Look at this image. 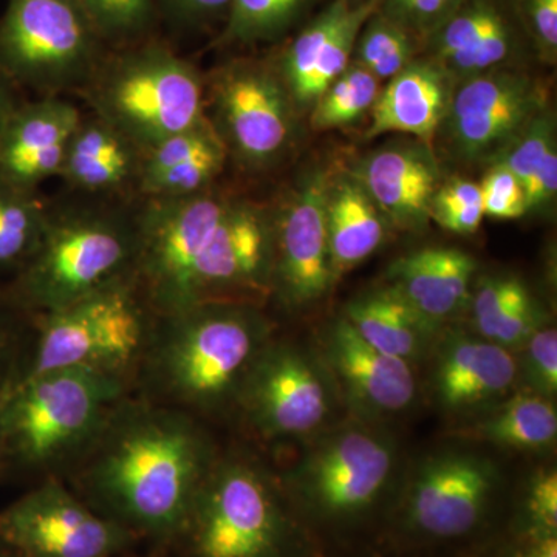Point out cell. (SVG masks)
Returning <instances> with one entry per match:
<instances>
[{
	"instance_id": "obj_40",
	"label": "cell",
	"mask_w": 557,
	"mask_h": 557,
	"mask_svg": "<svg viewBox=\"0 0 557 557\" xmlns=\"http://www.w3.org/2000/svg\"><path fill=\"white\" fill-rule=\"evenodd\" d=\"M527 347V373L539 395H555L557 388V335L555 329H536Z\"/></svg>"
},
{
	"instance_id": "obj_13",
	"label": "cell",
	"mask_w": 557,
	"mask_h": 557,
	"mask_svg": "<svg viewBox=\"0 0 557 557\" xmlns=\"http://www.w3.org/2000/svg\"><path fill=\"white\" fill-rule=\"evenodd\" d=\"M327 186L321 175L307 180L273 215L274 259L271 288L289 307H304L327 295L335 282L330 259Z\"/></svg>"
},
{
	"instance_id": "obj_2",
	"label": "cell",
	"mask_w": 557,
	"mask_h": 557,
	"mask_svg": "<svg viewBox=\"0 0 557 557\" xmlns=\"http://www.w3.org/2000/svg\"><path fill=\"white\" fill-rule=\"evenodd\" d=\"M265 339V321L251 307L200 300L153 319L139 368L160 403L186 412L212 410L237 397Z\"/></svg>"
},
{
	"instance_id": "obj_3",
	"label": "cell",
	"mask_w": 557,
	"mask_h": 557,
	"mask_svg": "<svg viewBox=\"0 0 557 557\" xmlns=\"http://www.w3.org/2000/svg\"><path fill=\"white\" fill-rule=\"evenodd\" d=\"M129 380L90 369L13 379L0 392L2 458L28 469L78 460L127 397Z\"/></svg>"
},
{
	"instance_id": "obj_26",
	"label": "cell",
	"mask_w": 557,
	"mask_h": 557,
	"mask_svg": "<svg viewBox=\"0 0 557 557\" xmlns=\"http://www.w3.org/2000/svg\"><path fill=\"white\" fill-rule=\"evenodd\" d=\"M141 159L143 152L134 143L94 115L81 120L60 175L83 193H121L138 186Z\"/></svg>"
},
{
	"instance_id": "obj_43",
	"label": "cell",
	"mask_w": 557,
	"mask_h": 557,
	"mask_svg": "<svg viewBox=\"0 0 557 557\" xmlns=\"http://www.w3.org/2000/svg\"><path fill=\"white\" fill-rule=\"evenodd\" d=\"M531 518L545 536H556L557 527V475L547 472L531 486L528 500Z\"/></svg>"
},
{
	"instance_id": "obj_49",
	"label": "cell",
	"mask_w": 557,
	"mask_h": 557,
	"mask_svg": "<svg viewBox=\"0 0 557 557\" xmlns=\"http://www.w3.org/2000/svg\"><path fill=\"white\" fill-rule=\"evenodd\" d=\"M518 557H557L556 536H544L536 545Z\"/></svg>"
},
{
	"instance_id": "obj_27",
	"label": "cell",
	"mask_w": 557,
	"mask_h": 557,
	"mask_svg": "<svg viewBox=\"0 0 557 557\" xmlns=\"http://www.w3.org/2000/svg\"><path fill=\"white\" fill-rule=\"evenodd\" d=\"M327 234L333 273L354 269L380 248L386 218L357 178H339L327 186Z\"/></svg>"
},
{
	"instance_id": "obj_17",
	"label": "cell",
	"mask_w": 557,
	"mask_h": 557,
	"mask_svg": "<svg viewBox=\"0 0 557 557\" xmlns=\"http://www.w3.org/2000/svg\"><path fill=\"white\" fill-rule=\"evenodd\" d=\"M81 120L78 108L61 97L17 106L0 134V182L35 193L60 175Z\"/></svg>"
},
{
	"instance_id": "obj_34",
	"label": "cell",
	"mask_w": 557,
	"mask_h": 557,
	"mask_svg": "<svg viewBox=\"0 0 557 557\" xmlns=\"http://www.w3.org/2000/svg\"><path fill=\"white\" fill-rule=\"evenodd\" d=\"M417 38L379 10L366 21L357 39V64L376 79H391L416 60Z\"/></svg>"
},
{
	"instance_id": "obj_1",
	"label": "cell",
	"mask_w": 557,
	"mask_h": 557,
	"mask_svg": "<svg viewBox=\"0 0 557 557\" xmlns=\"http://www.w3.org/2000/svg\"><path fill=\"white\" fill-rule=\"evenodd\" d=\"M78 461L79 487L95 511L161 541L185 533L215 463L190 412L127 397Z\"/></svg>"
},
{
	"instance_id": "obj_5",
	"label": "cell",
	"mask_w": 557,
	"mask_h": 557,
	"mask_svg": "<svg viewBox=\"0 0 557 557\" xmlns=\"http://www.w3.org/2000/svg\"><path fill=\"white\" fill-rule=\"evenodd\" d=\"M137 247L135 220L95 211L50 214L38 248L20 270L14 296L40 314L64 309L134 278Z\"/></svg>"
},
{
	"instance_id": "obj_22",
	"label": "cell",
	"mask_w": 557,
	"mask_h": 557,
	"mask_svg": "<svg viewBox=\"0 0 557 557\" xmlns=\"http://www.w3.org/2000/svg\"><path fill=\"white\" fill-rule=\"evenodd\" d=\"M475 260L456 248H424L388 269V285L429 324L456 314L471 298Z\"/></svg>"
},
{
	"instance_id": "obj_18",
	"label": "cell",
	"mask_w": 557,
	"mask_h": 557,
	"mask_svg": "<svg viewBox=\"0 0 557 557\" xmlns=\"http://www.w3.org/2000/svg\"><path fill=\"white\" fill-rule=\"evenodd\" d=\"M493 471L474 457L448 456L421 469L410 494V518L432 536L456 537L478 525Z\"/></svg>"
},
{
	"instance_id": "obj_35",
	"label": "cell",
	"mask_w": 557,
	"mask_h": 557,
	"mask_svg": "<svg viewBox=\"0 0 557 557\" xmlns=\"http://www.w3.org/2000/svg\"><path fill=\"white\" fill-rule=\"evenodd\" d=\"M102 44L137 46L159 20L157 0H78Z\"/></svg>"
},
{
	"instance_id": "obj_30",
	"label": "cell",
	"mask_w": 557,
	"mask_h": 557,
	"mask_svg": "<svg viewBox=\"0 0 557 557\" xmlns=\"http://www.w3.org/2000/svg\"><path fill=\"white\" fill-rule=\"evenodd\" d=\"M49 215L35 193L0 182V270L24 267L42 239Z\"/></svg>"
},
{
	"instance_id": "obj_28",
	"label": "cell",
	"mask_w": 557,
	"mask_h": 557,
	"mask_svg": "<svg viewBox=\"0 0 557 557\" xmlns=\"http://www.w3.org/2000/svg\"><path fill=\"white\" fill-rule=\"evenodd\" d=\"M344 318L370 346L405 361L420 354L435 329L388 287L348 304Z\"/></svg>"
},
{
	"instance_id": "obj_8",
	"label": "cell",
	"mask_w": 557,
	"mask_h": 557,
	"mask_svg": "<svg viewBox=\"0 0 557 557\" xmlns=\"http://www.w3.org/2000/svg\"><path fill=\"white\" fill-rule=\"evenodd\" d=\"M230 200L212 188L146 199L135 219L138 247L134 282L153 317L196 304L197 265Z\"/></svg>"
},
{
	"instance_id": "obj_23",
	"label": "cell",
	"mask_w": 557,
	"mask_h": 557,
	"mask_svg": "<svg viewBox=\"0 0 557 557\" xmlns=\"http://www.w3.org/2000/svg\"><path fill=\"white\" fill-rule=\"evenodd\" d=\"M448 75L434 61H416L392 76L370 109L366 138L409 134L431 145L449 104Z\"/></svg>"
},
{
	"instance_id": "obj_9",
	"label": "cell",
	"mask_w": 557,
	"mask_h": 557,
	"mask_svg": "<svg viewBox=\"0 0 557 557\" xmlns=\"http://www.w3.org/2000/svg\"><path fill=\"white\" fill-rule=\"evenodd\" d=\"M183 534L197 557L276 556L281 512L262 472L237 460L214 463Z\"/></svg>"
},
{
	"instance_id": "obj_21",
	"label": "cell",
	"mask_w": 557,
	"mask_h": 557,
	"mask_svg": "<svg viewBox=\"0 0 557 557\" xmlns=\"http://www.w3.org/2000/svg\"><path fill=\"white\" fill-rule=\"evenodd\" d=\"M428 42L446 75L467 79L508 60L515 30L496 0H463Z\"/></svg>"
},
{
	"instance_id": "obj_47",
	"label": "cell",
	"mask_w": 557,
	"mask_h": 557,
	"mask_svg": "<svg viewBox=\"0 0 557 557\" xmlns=\"http://www.w3.org/2000/svg\"><path fill=\"white\" fill-rule=\"evenodd\" d=\"M14 351H16V336L9 319L0 313V392L13 379L11 366H13Z\"/></svg>"
},
{
	"instance_id": "obj_31",
	"label": "cell",
	"mask_w": 557,
	"mask_h": 557,
	"mask_svg": "<svg viewBox=\"0 0 557 557\" xmlns=\"http://www.w3.org/2000/svg\"><path fill=\"white\" fill-rule=\"evenodd\" d=\"M355 7L357 5H350L347 0H333L285 50L278 76L295 104L318 61L327 49L330 40L335 38L336 33L346 24Z\"/></svg>"
},
{
	"instance_id": "obj_10",
	"label": "cell",
	"mask_w": 557,
	"mask_h": 557,
	"mask_svg": "<svg viewBox=\"0 0 557 557\" xmlns=\"http://www.w3.org/2000/svg\"><path fill=\"white\" fill-rule=\"evenodd\" d=\"M131 537L60 480H47L0 511V539L17 557H112Z\"/></svg>"
},
{
	"instance_id": "obj_39",
	"label": "cell",
	"mask_w": 557,
	"mask_h": 557,
	"mask_svg": "<svg viewBox=\"0 0 557 557\" xmlns=\"http://www.w3.org/2000/svg\"><path fill=\"white\" fill-rule=\"evenodd\" d=\"M479 185L485 218L515 220L527 214L522 186L507 168L494 163Z\"/></svg>"
},
{
	"instance_id": "obj_15",
	"label": "cell",
	"mask_w": 557,
	"mask_h": 557,
	"mask_svg": "<svg viewBox=\"0 0 557 557\" xmlns=\"http://www.w3.org/2000/svg\"><path fill=\"white\" fill-rule=\"evenodd\" d=\"M273 259L274 225L269 209L231 199L197 265L194 299L226 300L231 293L267 292Z\"/></svg>"
},
{
	"instance_id": "obj_48",
	"label": "cell",
	"mask_w": 557,
	"mask_h": 557,
	"mask_svg": "<svg viewBox=\"0 0 557 557\" xmlns=\"http://www.w3.org/2000/svg\"><path fill=\"white\" fill-rule=\"evenodd\" d=\"M17 106L20 104L13 95V84L0 73V134L5 129L7 123Z\"/></svg>"
},
{
	"instance_id": "obj_44",
	"label": "cell",
	"mask_w": 557,
	"mask_h": 557,
	"mask_svg": "<svg viewBox=\"0 0 557 557\" xmlns=\"http://www.w3.org/2000/svg\"><path fill=\"white\" fill-rule=\"evenodd\" d=\"M557 193V149L556 146L544 160L539 163L537 170L528 180L523 186V196H525L527 212L539 211L552 205L556 199Z\"/></svg>"
},
{
	"instance_id": "obj_50",
	"label": "cell",
	"mask_w": 557,
	"mask_h": 557,
	"mask_svg": "<svg viewBox=\"0 0 557 557\" xmlns=\"http://www.w3.org/2000/svg\"><path fill=\"white\" fill-rule=\"evenodd\" d=\"M0 557H17L14 555L13 549H11L2 539H0Z\"/></svg>"
},
{
	"instance_id": "obj_4",
	"label": "cell",
	"mask_w": 557,
	"mask_h": 557,
	"mask_svg": "<svg viewBox=\"0 0 557 557\" xmlns=\"http://www.w3.org/2000/svg\"><path fill=\"white\" fill-rule=\"evenodd\" d=\"M79 90L95 115L141 152L208 120L199 70L163 44L102 58Z\"/></svg>"
},
{
	"instance_id": "obj_14",
	"label": "cell",
	"mask_w": 557,
	"mask_h": 557,
	"mask_svg": "<svg viewBox=\"0 0 557 557\" xmlns=\"http://www.w3.org/2000/svg\"><path fill=\"white\" fill-rule=\"evenodd\" d=\"M237 397L252 424L270 437H298L324 423L330 397L324 381L298 351L267 347L248 369Z\"/></svg>"
},
{
	"instance_id": "obj_11",
	"label": "cell",
	"mask_w": 557,
	"mask_h": 557,
	"mask_svg": "<svg viewBox=\"0 0 557 557\" xmlns=\"http://www.w3.org/2000/svg\"><path fill=\"white\" fill-rule=\"evenodd\" d=\"M211 121L226 150L249 168H267L288 148L292 98L278 73L262 62L239 61L220 70L211 84Z\"/></svg>"
},
{
	"instance_id": "obj_38",
	"label": "cell",
	"mask_w": 557,
	"mask_h": 557,
	"mask_svg": "<svg viewBox=\"0 0 557 557\" xmlns=\"http://www.w3.org/2000/svg\"><path fill=\"white\" fill-rule=\"evenodd\" d=\"M531 298L527 285L518 277H490L472 296L471 310L479 332H486L494 322L518 304Z\"/></svg>"
},
{
	"instance_id": "obj_29",
	"label": "cell",
	"mask_w": 557,
	"mask_h": 557,
	"mask_svg": "<svg viewBox=\"0 0 557 557\" xmlns=\"http://www.w3.org/2000/svg\"><path fill=\"white\" fill-rule=\"evenodd\" d=\"M478 432L480 437L508 448H545L556 440V408L542 395H518L486 418Z\"/></svg>"
},
{
	"instance_id": "obj_41",
	"label": "cell",
	"mask_w": 557,
	"mask_h": 557,
	"mask_svg": "<svg viewBox=\"0 0 557 557\" xmlns=\"http://www.w3.org/2000/svg\"><path fill=\"white\" fill-rule=\"evenodd\" d=\"M523 27L545 61L557 57V0H518Z\"/></svg>"
},
{
	"instance_id": "obj_37",
	"label": "cell",
	"mask_w": 557,
	"mask_h": 557,
	"mask_svg": "<svg viewBox=\"0 0 557 557\" xmlns=\"http://www.w3.org/2000/svg\"><path fill=\"white\" fill-rule=\"evenodd\" d=\"M461 2L463 0H380L379 13L413 38L428 40Z\"/></svg>"
},
{
	"instance_id": "obj_32",
	"label": "cell",
	"mask_w": 557,
	"mask_h": 557,
	"mask_svg": "<svg viewBox=\"0 0 557 557\" xmlns=\"http://www.w3.org/2000/svg\"><path fill=\"white\" fill-rule=\"evenodd\" d=\"M310 3L311 0H231L220 40L249 46L281 38Z\"/></svg>"
},
{
	"instance_id": "obj_46",
	"label": "cell",
	"mask_w": 557,
	"mask_h": 557,
	"mask_svg": "<svg viewBox=\"0 0 557 557\" xmlns=\"http://www.w3.org/2000/svg\"><path fill=\"white\" fill-rule=\"evenodd\" d=\"M482 205V193L479 183L471 180H453V182L440 185L432 200V209L471 207Z\"/></svg>"
},
{
	"instance_id": "obj_19",
	"label": "cell",
	"mask_w": 557,
	"mask_h": 557,
	"mask_svg": "<svg viewBox=\"0 0 557 557\" xmlns=\"http://www.w3.org/2000/svg\"><path fill=\"white\" fill-rule=\"evenodd\" d=\"M355 178L384 218L399 228L426 226L440 188V168L428 146L376 150L362 161Z\"/></svg>"
},
{
	"instance_id": "obj_25",
	"label": "cell",
	"mask_w": 557,
	"mask_h": 557,
	"mask_svg": "<svg viewBox=\"0 0 557 557\" xmlns=\"http://www.w3.org/2000/svg\"><path fill=\"white\" fill-rule=\"evenodd\" d=\"M518 372V361L498 344L450 341L435 369V391L445 408L467 409L507 394Z\"/></svg>"
},
{
	"instance_id": "obj_24",
	"label": "cell",
	"mask_w": 557,
	"mask_h": 557,
	"mask_svg": "<svg viewBox=\"0 0 557 557\" xmlns=\"http://www.w3.org/2000/svg\"><path fill=\"white\" fill-rule=\"evenodd\" d=\"M228 150L207 121L143 152L138 190L148 197L188 196L211 188Z\"/></svg>"
},
{
	"instance_id": "obj_16",
	"label": "cell",
	"mask_w": 557,
	"mask_h": 557,
	"mask_svg": "<svg viewBox=\"0 0 557 557\" xmlns=\"http://www.w3.org/2000/svg\"><path fill=\"white\" fill-rule=\"evenodd\" d=\"M394 468L386 442L364 431L335 435L311 454L298 471L302 490L333 515L359 511L372 504Z\"/></svg>"
},
{
	"instance_id": "obj_12",
	"label": "cell",
	"mask_w": 557,
	"mask_h": 557,
	"mask_svg": "<svg viewBox=\"0 0 557 557\" xmlns=\"http://www.w3.org/2000/svg\"><path fill=\"white\" fill-rule=\"evenodd\" d=\"M542 110L545 94L536 81L493 69L463 81L443 123L457 156L479 161L497 157Z\"/></svg>"
},
{
	"instance_id": "obj_45",
	"label": "cell",
	"mask_w": 557,
	"mask_h": 557,
	"mask_svg": "<svg viewBox=\"0 0 557 557\" xmlns=\"http://www.w3.org/2000/svg\"><path fill=\"white\" fill-rule=\"evenodd\" d=\"M483 214L482 205H471V207H453L432 209L431 219H434L443 228L450 233L469 236L482 225Z\"/></svg>"
},
{
	"instance_id": "obj_33",
	"label": "cell",
	"mask_w": 557,
	"mask_h": 557,
	"mask_svg": "<svg viewBox=\"0 0 557 557\" xmlns=\"http://www.w3.org/2000/svg\"><path fill=\"white\" fill-rule=\"evenodd\" d=\"M379 94L380 79L355 62L314 102L311 127L330 131L350 126L372 109Z\"/></svg>"
},
{
	"instance_id": "obj_36",
	"label": "cell",
	"mask_w": 557,
	"mask_h": 557,
	"mask_svg": "<svg viewBox=\"0 0 557 557\" xmlns=\"http://www.w3.org/2000/svg\"><path fill=\"white\" fill-rule=\"evenodd\" d=\"M555 146V119L547 110H542L527 124L525 129L498 153L496 163L507 168L519 180L523 189L528 180L537 170L539 163Z\"/></svg>"
},
{
	"instance_id": "obj_6",
	"label": "cell",
	"mask_w": 557,
	"mask_h": 557,
	"mask_svg": "<svg viewBox=\"0 0 557 557\" xmlns=\"http://www.w3.org/2000/svg\"><path fill=\"white\" fill-rule=\"evenodd\" d=\"M153 319L134 278L113 282L64 309L42 314L30 362L13 379L49 370L90 369L129 380L145 358Z\"/></svg>"
},
{
	"instance_id": "obj_52",
	"label": "cell",
	"mask_w": 557,
	"mask_h": 557,
	"mask_svg": "<svg viewBox=\"0 0 557 557\" xmlns=\"http://www.w3.org/2000/svg\"><path fill=\"white\" fill-rule=\"evenodd\" d=\"M3 458H2V443H0V461H2Z\"/></svg>"
},
{
	"instance_id": "obj_7",
	"label": "cell",
	"mask_w": 557,
	"mask_h": 557,
	"mask_svg": "<svg viewBox=\"0 0 557 557\" xmlns=\"http://www.w3.org/2000/svg\"><path fill=\"white\" fill-rule=\"evenodd\" d=\"M78 0H9L0 20V73L42 97L79 90L102 60Z\"/></svg>"
},
{
	"instance_id": "obj_20",
	"label": "cell",
	"mask_w": 557,
	"mask_h": 557,
	"mask_svg": "<svg viewBox=\"0 0 557 557\" xmlns=\"http://www.w3.org/2000/svg\"><path fill=\"white\" fill-rule=\"evenodd\" d=\"M329 359L348 395L369 412H401L416 397L409 362L370 346L344 317L330 330Z\"/></svg>"
},
{
	"instance_id": "obj_51",
	"label": "cell",
	"mask_w": 557,
	"mask_h": 557,
	"mask_svg": "<svg viewBox=\"0 0 557 557\" xmlns=\"http://www.w3.org/2000/svg\"><path fill=\"white\" fill-rule=\"evenodd\" d=\"M350 5H361V3L369 2V0H347Z\"/></svg>"
},
{
	"instance_id": "obj_42",
	"label": "cell",
	"mask_w": 557,
	"mask_h": 557,
	"mask_svg": "<svg viewBox=\"0 0 557 557\" xmlns=\"http://www.w3.org/2000/svg\"><path fill=\"white\" fill-rule=\"evenodd\" d=\"M159 13L186 28L207 27L226 20L231 0H157Z\"/></svg>"
}]
</instances>
